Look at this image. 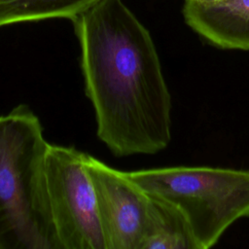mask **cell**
<instances>
[{"label": "cell", "mask_w": 249, "mask_h": 249, "mask_svg": "<svg viewBox=\"0 0 249 249\" xmlns=\"http://www.w3.org/2000/svg\"><path fill=\"white\" fill-rule=\"evenodd\" d=\"M71 21L99 140L116 157L165 149L171 96L147 28L122 0H100Z\"/></svg>", "instance_id": "obj_1"}, {"label": "cell", "mask_w": 249, "mask_h": 249, "mask_svg": "<svg viewBox=\"0 0 249 249\" xmlns=\"http://www.w3.org/2000/svg\"><path fill=\"white\" fill-rule=\"evenodd\" d=\"M49 144L26 105L0 116V249H60L46 191Z\"/></svg>", "instance_id": "obj_2"}, {"label": "cell", "mask_w": 249, "mask_h": 249, "mask_svg": "<svg viewBox=\"0 0 249 249\" xmlns=\"http://www.w3.org/2000/svg\"><path fill=\"white\" fill-rule=\"evenodd\" d=\"M124 174L181 212L197 249L214 246L234 222L249 216V170L172 166Z\"/></svg>", "instance_id": "obj_3"}, {"label": "cell", "mask_w": 249, "mask_h": 249, "mask_svg": "<svg viewBox=\"0 0 249 249\" xmlns=\"http://www.w3.org/2000/svg\"><path fill=\"white\" fill-rule=\"evenodd\" d=\"M45 182L60 249H106L85 153L74 147L49 144Z\"/></svg>", "instance_id": "obj_4"}, {"label": "cell", "mask_w": 249, "mask_h": 249, "mask_svg": "<svg viewBox=\"0 0 249 249\" xmlns=\"http://www.w3.org/2000/svg\"><path fill=\"white\" fill-rule=\"evenodd\" d=\"M106 249H141L149 221L150 196L124 174L85 153Z\"/></svg>", "instance_id": "obj_5"}, {"label": "cell", "mask_w": 249, "mask_h": 249, "mask_svg": "<svg viewBox=\"0 0 249 249\" xmlns=\"http://www.w3.org/2000/svg\"><path fill=\"white\" fill-rule=\"evenodd\" d=\"M186 23L209 44L249 51V0H185Z\"/></svg>", "instance_id": "obj_6"}, {"label": "cell", "mask_w": 249, "mask_h": 249, "mask_svg": "<svg viewBox=\"0 0 249 249\" xmlns=\"http://www.w3.org/2000/svg\"><path fill=\"white\" fill-rule=\"evenodd\" d=\"M149 196L148 228L141 249H197L181 212L169 202Z\"/></svg>", "instance_id": "obj_7"}, {"label": "cell", "mask_w": 249, "mask_h": 249, "mask_svg": "<svg viewBox=\"0 0 249 249\" xmlns=\"http://www.w3.org/2000/svg\"><path fill=\"white\" fill-rule=\"evenodd\" d=\"M100 0H0V27L50 18L72 19Z\"/></svg>", "instance_id": "obj_8"}]
</instances>
